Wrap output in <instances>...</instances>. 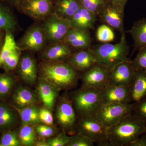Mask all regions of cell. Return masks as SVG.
I'll use <instances>...</instances> for the list:
<instances>
[{
    "label": "cell",
    "mask_w": 146,
    "mask_h": 146,
    "mask_svg": "<svg viewBox=\"0 0 146 146\" xmlns=\"http://www.w3.org/2000/svg\"><path fill=\"white\" fill-rule=\"evenodd\" d=\"M146 123L132 113L108 129L105 146H130L145 132Z\"/></svg>",
    "instance_id": "cell-1"
},
{
    "label": "cell",
    "mask_w": 146,
    "mask_h": 146,
    "mask_svg": "<svg viewBox=\"0 0 146 146\" xmlns=\"http://www.w3.org/2000/svg\"><path fill=\"white\" fill-rule=\"evenodd\" d=\"M124 8L109 1L106 3L98 16L105 24L121 35L125 33L124 27Z\"/></svg>",
    "instance_id": "cell-11"
},
{
    "label": "cell",
    "mask_w": 146,
    "mask_h": 146,
    "mask_svg": "<svg viewBox=\"0 0 146 146\" xmlns=\"http://www.w3.org/2000/svg\"><path fill=\"white\" fill-rule=\"evenodd\" d=\"M15 112L8 105L0 103V129L10 127L16 122Z\"/></svg>",
    "instance_id": "cell-27"
},
{
    "label": "cell",
    "mask_w": 146,
    "mask_h": 146,
    "mask_svg": "<svg viewBox=\"0 0 146 146\" xmlns=\"http://www.w3.org/2000/svg\"><path fill=\"white\" fill-rule=\"evenodd\" d=\"M66 62L77 71L82 73L97 63L91 47L73 51Z\"/></svg>",
    "instance_id": "cell-15"
},
{
    "label": "cell",
    "mask_w": 146,
    "mask_h": 146,
    "mask_svg": "<svg viewBox=\"0 0 146 146\" xmlns=\"http://www.w3.org/2000/svg\"><path fill=\"white\" fill-rule=\"evenodd\" d=\"M97 16L81 5L69 20L71 28L89 31L94 29Z\"/></svg>",
    "instance_id": "cell-18"
},
{
    "label": "cell",
    "mask_w": 146,
    "mask_h": 146,
    "mask_svg": "<svg viewBox=\"0 0 146 146\" xmlns=\"http://www.w3.org/2000/svg\"><path fill=\"white\" fill-rule=\"evenodd\" d=\"M21 145L19 136L16 131L6 132L0 139V146H20Z\"/></svg>",
    "instance_id": "cell-34"
},
{
    "label": "cell",
    "mask_w": 146,
    "mask_h": 146,
    "mask_svg": "<svg viewBox=\"0 0 146 146\" xmlns=\"http://www.w3.org/2000/svg\"><path fill=\"white\" fill-rule=\"evenodd\" d=\"M138 54L133 60L132 65L136 70L146 72V45L138 50Z\"/></svg>",
    "instance_id": "cell-35"
},
{
    "label": "cell",
    "mask_w": 146,
    "mask_h": 146,
    "mask_svg": "<svg viewBox=\"0 0 146 146\" xmlns=\"http://www.w3.org/2000/svg\"><path fill=\"white\" fill-rule=\"evenodd\" d=\"M70 136L63 131L58 133L54 138L49 139L47 141L48 146H66L70 140Z\"/></svg>",
    "instance_id": "cell-38"
},
{
    "label": "cell",
    "mask_w": 146,
    "mask_h": 146,
    "mask_svg": "<svg viewBox=\"0 0 146 146\" xmlns=\"http://www.w3.org/2000/svg\"><path fill=\"white\" fill-rule=\"evenodd\" d=\"M146 133V131H145V132Z\"/></svg>",
    "instance_id": "cell-47"
},
{
    "label": "cell",
    "mask_w": 146,
    "mask_h": 146,
    "mask_svg": "<svg viewBox=\"0 0 146 146\" xmlns=\"http://www.w3.org/2000/svg\"><path fill=\"white\" fill-rule=\"evenodd\" d=\"M108 129L95 116L79 118L77 131L91 139L98 146H105Z\"/></svg>",
    "instance_id": "cell-6"
},
{
    "label": "cell",
    "mask_w": 146,
    "mask_h": 146,
    "mask_svg": "<svg viewBox=\"0 0 146 146\" xmlns=\"http://www.w3.org/2000/svg\"><path fill=\"white\" fill-rule=\"evenodd\" d=\"M17 67L18 74L24 82L31 84L35 82L37 78V67L32 56L28 54L21 56Z\"/></svg>",
    "instance_id": "cell-19"
},
{
    "label": "cell",
    "mask_w": 146,
    "mask_h": 146,
    "mask_svg": "<svg viewBox=\"0 0 146 146\" xmlns=\"http://www.w3.org/2000/svg\"><path fill=\"white\" fill-rule=\"evenodd\" d=\"M81 6L97 16L103 8L106 0H79Z\"/></svg>",
    "instance_id": "cell-33"
},
{
    "label": "cell",
    "mask_w": 146,
    "mask_h": 146,
    "mask_svg": "<svg viewBox=\"0 0 146 146\" xmlns=\"http://www.w3.org/2000/svg\"><path fill=\"white\" fill-rule=\"evenodd\" d=\"M56 118L58 124L67 134H73L77 131V115L68 96L60 99L56 109Z\"/></svg>",
    "instance_id": "cell-8"
},
{
    "label": "cell",
    "mask_w": 146,
    "mask_h": 146,
    "mask_svg": "<svg viewBox=\"0 0 146 146\" xmlns=\"http://www.w3.org/2000/svg\"><path fill=\"white\" fill-rule=\"evenodd\" d=\"M135 71L131 60L118 64L110 70L108 85L130 87L134 79Z\"/></svg>",
    "instance_id": "cell-13"
},
{
    "label": "cell",
    "mask_w": 146,
    "mask_h": 146,
    "mask_svg": "<svg viewBox=\"0 0 146 146\" xmlns=\"http://www.w3.org/2000/svg\"><path fill=\"white\" fill-rule=\"evenodd\" d=\"M110 69L104 65L96 63L86 72L81 76L82 87L100 90L108 84Z\"/></svg>",
    "instance_id": "cell-12"
},
{
    "label": "cell",
    "mask_w": 146,
    "mask_h": 146,
    "mask_svg": "<svg viewBox=\"0 0 146 146\" xmlns=\"http://www.w3.org/2000/svg\"><path fill=\"white\" fill-rule=\"evenodd\" d=\"M14 83L12 76L0 74V98H4L9 94Z\"/></svg>",
    "instance_id": "cell-32"
},
{
    "label": "cell",
    "mask_w": 146,
    "mask_h": 146,
    "mask_svg": "<svg viewBox=\"0 0 146 146\" xmlns=\"http://www.w3.org/2000/svg\"><path fill=\"white\" fill-rule=\"evenodd\" d=\"M17 25L13 12L7 6L0 2V30L13 33Z\"/></svg>",
    "instance_id": "cell-24"
},
{
    "label": "cell",
    "mask_w": 146,
    "mask_h": 146,
    "mask_svg": "<svg viewBox=\"0 0 146 146\" xmlns=\"http://www.w3.org/2000/svg\"><path fill=\"white\" fill-rule=\"evenodd\" d=\"M34 145L36 146H48L47 141H38L35 143Z\"/></svg>",
    "instance_id": "cell-45"
},
{
    "label": "cell",
    "mask_w": 146,
    "mask_h": 146,
    "mask_svg": "<svg viewBox=\"0 0 146 146\" xmlns=\"http://www.w3.org/2000/svg\"><path fill=\"white\" fill-rule=\"evenodd\" d=\"M113 30L106 24L100 26L97 29L96 37L97 40L103 43L112 42L115 38Z\"/></svg>",
    "instance_id": "cell-30"
},
{
    "label": "cell",
    "mask_w": 146,
    "mask_h": 146,
    "mask_svg": "<svg viewBox=\"0 0 146 146\" xmlns=\"http://www.w3.org/2000/svg\"><path fill=\"white\" fill-rule=\"evenodd\" d=\"M106 1H110V0H106Z\"/></svg>",
    "instance_id": "cell-46"
},
{
    "label": "cell",
    "mask_w": 146,
    "mask_h": 146,
    "mask_svg": "<svg viewBox=\"0 0 146 146\" xmlns=\"http://www.w3.org/2000/svg\"><path fill=\"white\" fill-rule=\"evenodd\" d=\"M39 72L44 79L59 90H68L75 87L79 79L78 71L68 62L43 60Z\"/></svg>",
    "instance_id": "cell-2"
},
{
    "label": "cell",
    "mask_w": 146,
    "mask_h": 146,
    "mask_svg": "<svg viewBox=\"0 0 146 146\" xmlns=\"http://www.w3.org/2000/svg\"><path fill=\"white\" fill-rule=\"evenodd\" d=\"M7 1L11 5L17 8L21 0H7Z\"/></svg>",
    "instance_id": "cell-44"
},
{
    "label": "cell",
    "mask_w": 146,
    "mask_h": 146,
    "mask_svg": "<svg viewBox=\"0 0 146 146\" xmlns=\"http://www.w3.org/2000/svg\"><path fill=\"white\" fill-rule=\"evenodd\" d=\"M42 28L49 44L63 42L71 27L68 19L53 12L43 21Z\"/></svg>",
    "instance_id": "cell-7"
},
{
    "label": "cell",
    "mask_w": 146,
    "mask_h": 146,
    "mask_svg": "<svg viewBox=\"0 0 146 146\" xmlns=\"http://www.w3.org/2000/svg\"><path fill=\"white\" fill-rule=\"evenodd\" d=\"M33 20L44 21L54 12L53 0H21L17 8Z\"/></svg>",
    "instance_id": "cell-9"
},
{
    "label": "cell",
    "mask_w": 146,
    "mask_h": 146,
    "mask_svg": "<svg viewBox=\"0 0 146 146\" xmlns=\"http://www.w3.org/2000/svg\"><path fill=\"white\" fill-rule=\"evenodd\" d=\"M110 1L114 3L119 5L123 7H125L128 0H110Z\"/></svg>",
    "instance_id": "cell-43"
},
{
    "label": "cell",
    "mask_w": 146,
    "mask_h": 146,
    "mask_svg": "<svg viewBox=\"0 0 146 146\" xmlns=\"http://www.w3.org/2000/svg\"><path fill=\"white\" fill-rule=\"evenodd\" d=\"M70 98L79 118L95 116L102 104L100 90L93 88L82 87Z\"/></svg>",
    "instance_id": "cell-4"
},
{
    "label": "cell",
    "mask_w": 146,
    "mask_h": 146,
    "mask_svg": "<svg viewBox=\"0 0 146 146\" xmlns=\"http://www.w3.org/2000/svg\"><path fill=\"white\" fill-rule=\"evenodd\" d=\"M100 91L102 103H131L130 87L108 85Z\"/></svg>",
    "instance_id": "cell-14"
},
{
    "label": "cell",
    "mask_w": 146,
    "mask_h": 146,
    "mask_svg": "<svg viewBox=\"0 0 146 146\" xmlns=\"http://www.w3.org/2000/svg\"><path fill=\"white\" fill-rule=\"evenodd\" d=\"M5 31L0 30V52L3 45L4 42L5 38Z\"/></svg>",
    "instance_id": "cell-42"
},
{
    "label": "cell",
    "mask_w": 146,
    "mask_h": 146,
    "mask_svg": "<svg viewBox=\"0 0 146 146\" xmlns=\"http://www.w3.org/2000/svg\"><path fill=\"white\" fill-rule=\"evenodd\" d=\"M130 146H146V133H143Z\"/></svg>",
    "instance_id": "cell-41"
},
{
    "label": "cell",
    "mask_w": 146,
    "mask_h": 146,
    "mask_svg": "<svg viewBox=\"0 0 146 146\" xmlns=\"http://www.w3.org/2000/svg\"><path fill=\"white\" fill-rule=\"evenodd\" d=\"M5 32L4 42L0 52V68L7 58L13 51L20 48L15 41L13 33L9 31H5Z\"/></svg>",
    "instance_id": "cell-28"
},
{
    "label": "cell",
    "mask_w": 146,
    "mask_h": 146,
    "mask_svg": "<svg viewBox=\"0 0 146 146\" xmlns=\"http://www.w3.org/2000/svg\"><path fill=\"white\" fill-rule=\"evenodd\" d=\"M59 90L44 79H40L37 88L39 97L45 107L50 111L53 108Z\"/></svg>",
    "instance_id": "cell-20"
},
{
    "label": "cell",
    "mask_w": 146,
    "mask_h": 146,
    "mask_svg": "<svg viewBox=\"0 0 146 146\" xmlns=\"http://www.w3.org/2000/svg\"><path fill=\"white\" fill-rule=\"evenodd\" d=\"M73 50L63 41L50 43L41 52L43 60L54 62H65Z\"/></svg>",
    "instance_id": "cell-16"
},
{
    "label": "cell",
    "mask_w": 146,
    "mask_h": 146,
    "mask_svg": "<svg viewBox=\"0 0 146 146\" xmlns=\"http://www.w3.org/2000/svg\"><path fill=\"white\" fill-rule=\"evenodd\" d=\"M94 144L88 137L77 132L71 136L66 146H94Z\"/></svg>",
    "instance_id": "cell-36"
},
{
    "label": "cell",
    "mask_w": 146,
    "mask_h": 146,
    "mask_svg": "<svg viewBox=\"0 0 146 146\" xmlns=\"http://www.w3.org/2000/svg\"><path fill=\"white\" fill-rule=\"evenodd\" d=\"M39 117L41 122L46 125L52 126L53 124V118L50 111L46 108L39 109Z\"/></svg>",
    "instance_id": "cell-39"
},
{
    "label": "cell",
    "mask_w": 146,
    "mask_h": 146,
    "mask_svg": "<svg viewBox=\"0 0 146 146\" xmlns=\"http://www.w3.org/2000/svg\"><path fill=\"white\" fill-rule=\"evenodd\" d=\"M13 100L15 106L21 108L35 105L36 97L29 89L21 87L16 89L13 94Z\"/></svg>",
    "instance_id": "cell-25"
},
{
    "label": "cell",
    "mask_w": 146,
    "mask_h": 146,
    "mask_svg": "<svg viewBox=\"0 0 146 146\" xmlns=\"http://www.w3.org/2000/svg\"><path fill=\"white\" fill-rule=\"evenodd\" d=\"M63 42L73 51L90 48L91 38L89 31L71 28Z\"/></svg>",
    "instance_id": "cell-17"
},
{
    "label": "cell",
    "mask_w": 146,
    "mask_h": 146,
    "mask_svg": "<svg viewBox=\"0 0 146 146\" xmlns=\"http://www.w3.org/2000/svg\"><path fill=\"white\" fill-rule=\"evenodd\" d=\"M131 103H136L146 97V72L135 71L130 86Z\"/></svg>",
    "instance_id": "cell-21"
},
{
    "label": "cell",
    "mask_w": 146,
    "mask_h": 146,
    "mask_svg": "<svg viewBox=\"0 0 146 146\" xmlns=\"http://www.w3.org/2000/svg\"><path fill=\"white\" fill-rule=\"evenodd\" d=\"M97 63L110 69L118 64L129 60L128 58L129 46L126 38L125 33L121 34L119 42L115 44L104 43L91 48Z\"/></svg>",
    "instance_id": "cell-3"
},
{
    "label": "cell",
    "mask_w": 146,
    "mask_h": 146,
    "mask_svg": "<svg viewBox=\"0 0 146 146\" xmlns=\"http://www.w3.org/2000/svg\"><path fill=\"white\" fill-rule=\"evenodd\" d=\"M21 144L25 146L33 145L35 143V130L31 125H23L18 134Z\"/></svg>",
    "instance_id": "cell-29"
},
{
    "label": "cell",
    "mask_w": 146,
    "mask_h": 146,
    "mask_svg": "<svg viewBox=\"0 0 146 146\" xmlns=\"http://www.w3.org/2000/svg\"><path fill=\"white\" fill-rule=\"evenodd\" d=\"M48 43L42 25L34 24L27 29L17 43L22 50L42 51Z\"/></svg>",
    "instance_id": "cell-10"
},
{
    "label": "cell",
    "mask_w": 146,
    "mask_h": 146,
    "mask_svg": "<svg viewBox=\"0 0 146 146\" xmlns=\"http://www.w3.org/2000/svg\"><path fill=\"white\" fill-rule=\"evenodd\" d=\"M19 113L23 125H37L41 122L39 117V108L35 105L19 108L13 106Z\"/></svg>",
    "instance_id": "cell-26"
},
{
    "label": "cell",
    "mask_w": 146,
    "mask_h": 146,
    "mask_svg": "<svg viewBox=\"0 0 146 146\" xmlns=\"http://www.w3.org/2000/svg\"><path fill=\"white\" fill-rule=\"evenodd\" d=\"M54 12L64 19H70L81 6L79 0H53Z\"/></svg>",
    "instance_id": "cell-22"
},
{
    "label": "cell",
    "mask_w": 146,
    "mask_h": 146,
    "mask_svg": "<svg viewBox=\"0 0 146 146\" xmlns=\"http://www.w3.org/2000/svg\"><path fill=\"white\" fill-rule=\"evenodd\" d=\"M133 105V103H102L95 116L103 125L109 129L126 116L132 113Z\"/></svg>",
    "instance_id": "cell-5"
},
{
    "label": "cell",
    "mask_w": 146,
    "mask_h": 146,
    "mask_svg": "<svg viewBox=\"0 0 146 146\" xmlns=\"http://www.w3.org/2000/svg\"><path fill=\"white\" fill-rule=\"evenodd\" d=\"M35 131L39 136L43 138H47L52 136L54 132V129L51 126L39 125L35 127Z\"/></svg>",
    "instance_id": "cell-40"
},
{
    "label": "cell",
    "mask_w": 146,
    "mask_h": 146,
    "mask_svg": "<svg viewBox=\"0 0 146 146\" xmlns=\"http://www.w3.org/2000/svg\"><path fill=\"white\" fill-rule=\"evenodd\" d=\"M134 104L132 114L146 124V97Z\"/></svg>",
    "instance_id": "cell-37"
},
{
    "label": "cell",
    "mask_w": 146,
    "mask_h": 146,
    "mask_svg": "<svg viewBox=\"0 0 146 146\" xmlns=\"http://www.w3.org/2000/svg\"><path fill=\"white\" fill-rule=\"evenodd\" d=\"M127 32L132 36L134 50L146 45V18H143L133 23L131 28Z\"/></svg>",
    "instance_id": "cell-23"
},
{
    "label": "cell",
    "mask_w": 146,
    "mask_h": 146,
    "mask_svg": "<svg viewBox=\"0 0 146 146\" xmlns=\"http://www.w3.org/2000/svg\"><path fill=\"white\" fill-rule=\"evenodd\" d=\"M22 51L20 48L16 49L7 58L1 66L6 72L13 70L17 67Z\"/></svg>",
    "instance_id": "cell-31"
}]
</instances>
